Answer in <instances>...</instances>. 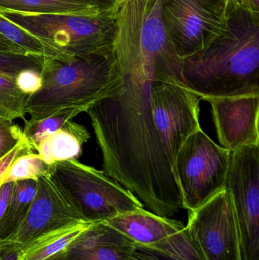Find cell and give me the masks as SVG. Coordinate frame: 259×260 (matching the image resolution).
Here are the masks:
<instances>
[{
	"mask_svg": "<svg viewBox=\"0 0 259 260\" xmlns=\"http://www.w3.org/2000/svg\"><path fill=\"white\" fill-rule=\"evenodd\" d=\"M113 54L120 82L86 111L103 155V171L149 212L170 218L183 209L176 155L201 128V99L182 81V61L146 0L116 16Z\"/></svg>",
	"mask_w": 259,
	"mask_h": 260,
	"instance_id": "obj_1",
	"label": "cell"
},
{
	"mask_svg": "<svg viewBox=\"0 0 259 260\" xmlns=\"http://www.w3.org/2000/svg\"><path fill=\"white\" fill-rule=\"evenodd\" d=\"M182 75L201 100L259 94V14L235 5L224 31L183 59Z\"/></svg>",
	"mask_w": 259,
	"mask_h": 260,
	"instance_id": "obj_2",
	"label": "cell"
},
{
	"mask_svg": "<svg viewBox=\"0 0 259 260\" xmlns=\"http://www.w3.org/2000/svg\"><path fill=\"white\" fill-rule=\"evenodd\" d=\"M41 75V88L29 96L26 103V114L32 120L69 108L86 112L109 96L120 82L114 54L66 59L44 57Z\"/></svg>",
	"mask_w": 259,
	"mask_h": 260,
	"instance_id": "obj_3",
	"label": "cell"
},
{
	"mask_svg": "<svg viewBox=\"0 0 259 260\" xmlns=\"http://www.w3.org/2000/svg\"><path fill=\"white\" fill-rule=\"evenodd\" d=\"M117 10L97 15L0 12L2 16L43 43L54 58H87L113 54Z\"/></svg>",
	"mask_w": 259,
	"mask_h": 260,
	"instance_id": "obj_4",
	"label": "cell"
},
{
	"mask_svg": "<svg viewBox=\"0 0 259 260\" xmlns=\"http://www.w3.org/2000/svg\"><path fill=\"white\" fill-rule=\"evenodd\" d=\"M47 175L87 221L103 222L120 214L144 208L132 192L104 171L78 160L56 162L50 165Z\"/></svg>",
	"mask_w": 259,
	"mask_h": 260,
	"instance_id": "obj_5",
	"label": "cell"
},
{
	"mask_svg": "<svg viewBox=\"0 0 259 260\" xmlns=\"http://www.w3.org/2000/svg\"><path fill=\"white\" fill-rule=\"evenodd\" d=\"M231 153L201 128L187 137L175 161L183 209L191 212L225 189Z\"/></svg>",
	"mask_w": 259,
	"mask_h": 260,
	"instance_id": "obj_6",
	"label": "cell"
},
{
	"mask_svg": "<svg viewBox=\"0 0 259 260\" xmlns=\"http://www.w3.org/2000/svg\"><path fill=\"white\" fill-rule=\"evenodd\" d=\"M161 19L175 51L184 59L224 31L227 15L210 0H164Z\"/></svg>",
	"mask_w": 259,
	"mask_h": 260,
	"instance_id": "obj_7",
	"label": "cell"
},
{
	"mask_svg": "<svg viewBox=\"0 0 259 260\" xmlns=\"http://www.w3.org/2000/svg\"><path fill=\"white\" fill-rule=\"evenodd\" d=\"M103 222L127 237L134 244L170 259L204 260L187 225L177 220L159 216L141 208Z\"/></svg>",
	"mask_w": 259,
	"mask_h": 260,
	"instance_id": "obj_8",
	"label": "cell"
},
{
	"mask_svg": "<svg viewBox=\"0 0 259 260\" xmlns=\"http://www.w3.org/2000/svg\"><path fill=\"white\" fill-rule=\"evenodd\" d=\"M188 212L187 229L204 260H243L235 213L226 189Z\"/></svg>",
	"mask_w": 259,
	"mask_h": 260,
	"instance_id": "obj_9",
	"label": "cell"
},
{
	"mask_svg": "<svg viewBox=\"0 0 259 260\" xmlns=\"http://www.w3.org/2000/svg\"><path fill=\"white\" fill-rule=\"evenodd\" d=\"M79 221H87L49 175L38 180L36 195L27 215L7 238L23 245L39 235Z\"/></svg>",
	"mask_w": 259,
	"mask_h": 260,
	"instance_id": "obj_10",
	"label": "cell"
},
{
	"mask_svg": "<svg viewBox=\"0 0 259 260\" xmlns=\"http://www.w3.org/2000/svg\"><path fill=\"white\" fill-rule=\"evenodd\" d=\"M220 146L233 151L259 145V94L206 99Z\"/></svg>",
	"mask_w": 259,
	"mask_h": 260,
	"instance_id": "obj_11",
	"label": "cell"
},
{
	"mask_svg": "<svg viewBox=\"0 0 259 260\" xmlns=\"http://www.w3.org/2000/svg\"><path fill=\"white\" fill-rule=\"evenodd\" d=\"M134 243L105 222L91 224L71 245L48 260H129Z\"/></svg>",
	"mask_w": 259,
	"mask_h": 260,
	"instance_id": "obj_12",
	"label": "cell"
},
{
	"mask_svg": "<svg viewBox=\"0 0 259 260\" xmlns=\"http://www.w3.org/2000/svg\"><path fill=\"white\" fill-rule=\"evenodd\" d=\"M90 138L91 134L85 126L70 120L60 129L44 138L36 148V154L50 165L76 160L82 154L84 144Z\"/></svg>",
	"mask_w": 259,
	"mask_h": 260,
	"instance_id": "obj_13",
	"label": "cell"
},
{
	"mask_svg": "<svg viewBox=\"0 0 259 260\" xmlns=\"http://www.w3.org/2000/svg\"><path fill=\"white\" fill-rule=\"evenodd\" d=\"M94 223L79 221L49 231L21 245L18 260H48L65 251Z\"/></svg>",
	"mask_w": 259,
	"mask_h": 260,
	"instance_id": "obj_14",
	"label": "cell"
},
{
	"mask_svg": "<svg viewBox=\"0 0 259 260\" xmlns=\"http://www.w3.org/2000/svg\"><path fill=\"white\" fill-rule=\"evenodd\" d=\"M103 11L91 0H0V12L97 15Z\"/></svg>",
	"mask_w": 259,
	"mask_h": 260,
	"instance_id": "obj_15",
	"label": "cell"
},
{
	"mask_svg": "<svg viewBox=\"0 0 259 260\" xmlns=\"http://www.w3.org/2000/svg\"><path fill=\"white\" fill-rule=\"evenodd\" d=\"M36 189L38 180H22L13 183L0 226V239L10 236L24 220L36 195Z\"/></svg>",
	"mask_w": 259,
	"mask_h": 260,
	"instance_id": "obj_16",
	"label": "cell"
},
{
	"mask_svg": "<svg viewBox=\"0 0 259 260\" xmlns=\"http://www.w3.org/2000/svg\"><path fill=\"white\" fill-rule=\"evenodd\" d=\"M81 113H83L82 110L69 108L42 120H24L23 133L24 137L31 149L36 151L40 142L44 138L60 129L67 122L72 120Z\"/></svg>",
	"mask_w": 259,
	"mask_h": 260,
	"instance_id": "obj_17",
	"label": "cell"
},
{
	"mask_svg": "<svg viewBox=\"0 0 259 260\" xmlns=\"http://www.w3.org/2000/svg\"><path fill=\"white\" fill-rule=\"evenodd\" d=\"M28 97L18 89L15 78L0 75V120H24Z\"/></svg>",
	"mask_w": 259,
	"mask_h": 260,
	"instance_id": "obj_18",
	"label": "cell"
},
{
	"mask_svg": "<svg viewBox=\"0 0 259 260\" xmlns=\"http://www.w3.org/2000/svg\"><path fill=\"white\" fill-rule=\"evenodd\" d=\"M50 168V165L46 164L34 152L21 154L6 170L2 179V184L22 180H38L40 177L47 175Z\"/></svg>",
	"mask_w": 259,
	"mask_h": 260,
	"instance_id": "obj_19",
	"label": "cell"
},
{
	"mask_svg": "<svg viewBox=\"0 0 259 260\" xmlns=\"http://www.w3.org/2000/svg\"><path fill=\"white\" fill-rule=\"evenodd\" d=\"M0 35L16 44L27 54L54 58L51 51L38 38L0 15Z\"/></svg>",
	"mask_w": 259,
	"mask_h": 260,
	"instance_id": "obj_20",
	"label": "cell"
},
{
	"mask_svg": "<svg viewBox=\"0 0 259 260\" xmlns=\"http://www.w3.org/2000/svg\"><path fill=\"white\" fill-rule=\"evenodd\" d=\"M43 62V56L0 53V75L15 78L24 70L31 69L41 72Z\"/></svg>",
	"mask_w": 259,
	"mask_h": 260,
	"instance_id": "obj_21",
	"label": "cell"
},
{
	"mask_svg": "<svg viewBox=\"0 0 259 260\" xmlns=\"http://www.w3.org/2000/svg\"><path fill=\"white\" fill-rule=\"evenodd\" d=\"M25 139L23 129L12 121L0 120V160Z\"/></svg>",
	"mask_w": 259,
	"mask_h": 260,
	"instance_id": "obj_22",
	"label": "cell"
},
{
	"mask_svg": "<svg viewBox=\"0 0 259 260\" xmlns=\"http://www.w3.org/2000/svg\"><path fill=\"white\" fill-rule=\"evenodd\" d=\"M15 81L18 89L28 96L39 91L42 85L41 72L31 69L20 72Z\"/></svg>",
	"mask_w": 259,
	"mask_h": 260,
	"instance_id": "obj_23",
	"label": "cell"
},
{
	"mask_svg": "<svg viewBox=\"0 0 259 260\" xmlns=\"http://www.w3.org/2000/svg\"><path fill=\"white\" fill-rule=\"evenodd\" d=\"M28 152H34V151L31 149L30 145L27 143V140L24 139L0 160V186L2 184V179H3V175L8 168L10 166L11 164L21 154Z\"/></svg>",
	"mask_w": 259,
	"mask_h": 260,
	"instance_id": "obj_24",
	"label": "cell"
},
{
	"mask_svg": "<svg viewBox=\"0 0 259 260\" xmlns=\"http://www.w3.org/2000/svg\"><path fill=\"white\" fill-rule=\"evenodd\" d=\"M21 245L9 238L0 239V260H18Z\"/></svg>",
	"mask_w": 259,
	"mask_h": 260,
	"instance_id": "obj_25",
	"label": "cell"
},
{
	"mask_svg": "<svg viewBox=\"0 0 259 260\" xmlns=\"http://www.w3.org/2000/svg\"><path fill=\"white\" fill-rule=\"evenodd\" d=\"M129 260H173L158 254L145 247L134 244L133 250Z\"/></svg>",
	"mask_w": 259,
	"mask_h": 260,
	"instance_id": "obj_26",
	"label": "cell"
},
{
	"mask_svg": "<svg viewBox=\"0 0 259 260\" xmlns=\"http://www.w3.org/2000/svg\"><path fill=\"white\" fill-rule=\"evenodd\" d=\"M12 186H13V183H4L0 186V226L7 207Z\"/></svg>",
	"mask_w": 259,
	"mask_h": 260,
	"instance_id": "obj_27",
	"label": "cell"
},
{
	"mask_svg": "<svg viewBox=\"0 0 259 260\" xmlns=\"http://www.w3.org/2000/svg\"><path fill=\"white\" fill-rule=\"evenodd\" d=\"M0 53H11V54H27L24 50L20 48L16 44L11 42L1 35H0Z\"/></svg>",
	"mask_w": 259,
	"mask_h": 260,
	"instance_id": "obj_28",
	"label": "cell"
},
{
	"mask_svg": "<svg viewBox=\"0 0 259 260\" xmlns=\"http://www.w3.org/2000/svg\"><path fill=\"white\" fill-rule=\"evenodd\" d=\"M237 3L252 13L259 14V0H237Z\"/></svg>",
	"mask_w": 259,
	"mask_h": 260,
	"instance_id": "obj_29",
	"label": "cell"
},
{
	"mask_svg": "<svg viewBox=\"0 0 259 260\" xmlns=\"http://www.w3.org/2000/svg\"><path fill=\"white\" fill-rule=\"evenodd\" d=\"M210 1L219 9H221L226 15L235 5L238 4L237 0H210Z\"/></svg>",
	"mask_w": 259,
	"mask_h": 260,
	"instance_id": "obj_30",
	"label": "cell"
},
{
	"mask_svg": "<svg viewBox=\"0 0 259 260\" xmlns=\"http://www.w3.org/2000/svg\"><path fill=\"white\" fill-rule=\"evenodd\" d=\"M91 1L97 3L103 10H109V9H114V10H116V9L111 6L110 3H109L108 0H91Z\"/></svg>",
	"mask_w": 259,
	"mask_h": 260,
	"instance_id": "obj_31",
	"label": "cell"
},
{
	"mask_svg": "<svg viewBox=\"0 0 259 260\" xmlns=\"http://www.w3.org/2000/svg\"><path fill=\"white\" fill-rule=\"evenodd\" d=\"M156 1H157V0H156ZM160 1L164 2V0H160Z\"/></svg>",
	"mask_w": 259,
	"mask_h": 260,
	"instance_id": "obj_32",
	"label": "cell"
}]
</instances>
